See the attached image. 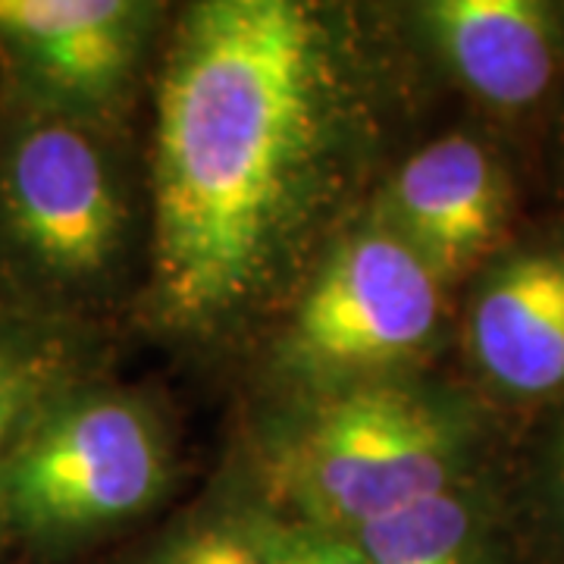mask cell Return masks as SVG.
Segmentation results:
<instances>
[{"label":"cell","instance_id":"obj_2","mask_svg":"<svg viewBox=\"0 0 564 564\" xmlns=\"http://www.w3.org/2000/svg\"><path fill=\"white\" fill-rule=\"evenodd\" d=\"M477 423L458 404L404 386H364L311 411L280 458L285 499L304 524L355 533L464 484Z\"/></svg>","mask_w":564,"mask_h":564},{"label":"cell","instance_id":"obj_3","mask_svg":"<svg viewBox=\"0 0 564 564\" xmlns=\"http://www.w3.org/2000/svg\"><path fill=\"white\" fill-rule=\"evenodd\" d=\"M163 486V445L139 404L69 389L0 470V530L69 543L135 518Z\"/></svg>","mask_w":564,"mask_h":564},{"label":"cell","instance_id":"obj_7","mask_svg":"<svg viewBox=\"0 0 564 564\" xmlns=\"http://www.w3.org/2000/svg\"><path fill=\"white\" fill-rule=\"evenodd\" d=\"M467 345L486 383L505 399H564L562 242L496 258L470 302Z\"/></svg>","mask_w":564,"mask_h":564},{"label":"cell","instance_id":"obj_10","mask_svg":"<svg viewBox=\"0 0 564 564\" xmlns=\"http://www.w3.org/2000/svg\"><path fill=\"white\" fill-rule=\"evenodd\" d=\"M367 564H492L486 502L455 486L348 533Z\"/></svg>","mask_w":564,"mask_h":564},{"label":"cell","instance_id":"obj_1","mask_svg":"<svg viewBox=\"0 0 564 564\" xmlns=\"http://www.w3.org/2000/svg\"><path fill=\"white\" fill-rule=\"evenodd\" d=\"M339 47L321 7L207 0L182 17L154 135L163 321L217 326L280 273L343 126Z\"/></svg>","mask_w":564,"mask_h":564},{"label":"cell","instance_id":"obj_12","mask_svg":"<svg viewBox=\"0 0 564 564\" xmlns=\"http://www.w3.org/2000/svg\"><path fill=\"white\" fill-rule=\"evenodd\" d=\"M148 564H276L267 530L210 524L182 536Z\"/></svg>","mask_w":564,"mask_h":564},{"label":"cell","instance_id":"obj_11","mask_svg":"<svg viewBox=\"0 0 564 564\" xmlns=\"http://www.w3.org/2000/svg\"><path fill=\"white\" fill-rule=\"evenodd\" d=\"M79 386V361L66 336L0 321V470L32 423Z\"/></svg>","mask_w":564,"mask_h":564},{"label":"cell","instance_id":"obj_14","mask_svg":"<svg viewBox=\"0 0 564 564\" xmlns=\"http://www.w3.org/2000/svg\"><path fill=\"white\" fill-rule=\"evenodd\" d=\"M536 489H540L545 518L552 521V527L562 533L564 540V411L555 417L549 436H545Z\"/></svg>","mask_w":564,"mask_h":564},{"label":"cell","instance_id":"obj_4","mask_svg":"<svg viewBox=\"0 0 564 564\" xmlns=\"http://www.w3.org/2000/svg\"><path fill=\"white\" fill-rule=\"evenodd\" d=\"M0 229L22 263L54 285H88L113 267L126 204L88 122L35 107L3 135Z\"/></svg>","mask_w":564,"mask_h":564},{"label":"cell","instance_id":"obj_5","mask_svg":"<svg viewBox=\"0 0 564 564\" xmlns=\"http://www.w3.org/2000/svg\"><path fill=\"white\" fill-rule=\"evenodd\" d=\"M440 273L389 229H367L326 261L289 329V364L314 377H361L433 339Z\"/></svg>","mask_w":564,"mask_h":564},{"label":"cell","instance_id":"obj_8","mask_svg":"<svg viewBox=\"0 0 564 564\" xmlns=\"http://www.w3.org/2000/svg\"><path fill=\"white\" fill-rule=\"evenodd\" d=\"M395 236L440 280L496 258L511 223V182L499 158L470 135L421 148L392 182Z\"/></svg>","mask_w":564,"mask_h":564},{"label":"cell","instance_id":"obj_9","mask_svg":"<svg viewBox=\"0 0 564 564\" xmlns=\"http://www.w3.org/2000/svg\"><path fill=\"white\" fill-rule=\"evenodd\" d=\"M448 69L486 107L527 113L564 73V10L545 0H433L421 10Z\"/></svg>","mask_w":564,"mask_h":564},{"label":"cell","instance_id":"obj_6","mask_svg":"<svg viewBox=\"0 0 564 564\" xmlns=\"http://www.w3.org/2000/svg\"><path fill=\"white\" fill-rule=\"evenodd\" d=\"M144 25L129 0H0V51L29 101L82 122L129 85Z\"/></svg>","mask_w":564,"mask_h":564},{"label":"cell","instance_id":"obj_13","mask_svg":"<svg viewBox=\"0 0 564 564\" xmlns=\"http://www.w3.org/2000/svg\"><path fill=\"white\" fill-rule=\"evenodd\" d=\"M276 564H367L361 549L348 533H333L321 527H289L267 530Z\"/></svg>","mask_w":564,"mask_h":564}]
</instances>
